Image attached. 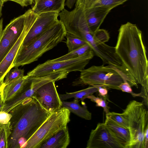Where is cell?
Returning <instances> with one entry per match:
<instances>
[{"label":"cell","mask_w":148,"mask_h":148,"mask_svg":"<svg viewBox=\"0 0 148 148\" xmlns=\"http://www.w3.org/2000/svg\"><path fill=\"white\" fill-rule=\"evenodd\" d=\"M105 125L111 135L123 148H129L130 136L128 129L117 124L106 116Z\"/></svg>","instance_id":"14"},{"label":"cell","mask_w":148,"mask_h":148,"mask_svg":"<svg viewBox=\"0 0 148 148\" xmlns=\"http://www.w3.org/2000/svg\"><path fill=\"white\" fill-rule=\"evenodd\" d=\"M29 79L27 75L14 80L5 86L3 90L4 102L8 101L20 94L24 89Z\"/></svg>","instance_id":"19"},{"label":"cell","mask_w":148,"mask_h":148,"mask_svg":"<svg viewBox=\"0 0 148 148\" xmlns=\"http://www.w3.org/2000/svg\"><path fill=\"white\" fill-rule=\"evenodd\" d=\"M5 86V85L3 83L0 85V101L2 100L3 99V89Z\"/></svg>","instance_id":"35"},{"label":"cell","mask_w":148,"mask_h":148,"mask_svg":"<svg viewBox=\"0 0 148 148\" xmlns=\"http://www.w3.org/2000/svg\"><path fill=\"white\" fill-rule=\"evenodd\" d=\"M120 90L124 92L130 93L134 97L139 96L142 97L141 94L140 93L139 94H136L134 93L131 88V86L127 81H125L121 83L119 86Z\"/></svg>","instance_id":"28"},{"label":"cell","mask_w":148,"mask_h":148,"mask_svg":"<svg viewBox=\"0 0 148 148\" xmlns=\"http://www.w3.org/2000/svg\"><path fill=\"white\" fill-rule=\"evenodd\" d=\"M66 32L63 24L59 20L28 45L20 47L13 62L12 68L37 60L43 54L61 42L66 37Z\"/></svg>","instance_id":"3"},{"label":"cell","mask_w":148,"mask_h":148,"mask_svg":"<svg viewBox=\"0 0 148 148\" xmlns=\"http://www.w3.org/2000/svg\"><path fill=\"white\" fill-rule=\"evenodd\" d=\"M118 32L116 52L136 83L148 91V61L142 32L130 22L122 25Z\"/></svg>","instance_id":"1"},{"label":"cell","mask_w":148,"mask_h":148,"mask_svg":"<svg viewBox=\"0 0 148 148\" xmlns=\"http://www.w3.org/2000/svg\"><path fill=\"white\" fill-rule=\"evenodd\" d=\"M10 134V122L6 124H1L0 131V148H8Z\"/></svg>","instance_id":"24"},{"label":"cell","mask_w":148,"mask_h":148,"mask_svg":"<svg viewBox=\"0 0 148 148\" xmlns=\"http://www.w3.org/2000/svg\"><path fill=\"white\" fill-rule=\"evenodd\" d=\"M3 19H0V41L1 40L3 32Z\"/></svg>","instance_id":"34"},{"label":"cell","mask_w":148,"mask_h":148,"mask_svg":"<svg viewBox=\"0 0 148 148\" xmlns=\"http://www.w3.org/2000/svg\"><path fill=\"white\" fill-rule=\"evenodd\" d=\"M55 82L51 81L43 85L36 90L32 97L51 113L62 108V101L57 92Z\"/></svg>","instance_id":"11"},{"label":"cell","mask_w":148,"mask_h":148,"mask_svg":"<svg viewBox=\"0 0 148 148\" xmlns=\"http://www.w3.org/2000/svg\"><path fill=\"white\" fill-rule=\"evenodd\" d=\"M78 101H73L68 102L62 101V107L68 109L71 112L73 113L81 118L87 120L91 119V114L87 109L86 107L80 106Z\"/></svg>","instance_id":"20"},{"label":"cell","mask_w":148,"mask_h":148,"mask_svg":"<svg viewBox=\"0 0 148 148\" xmlns=\"http://www.w3.org/2000/svg\"><path fill=\"white\" fill-rule=\"evenodd\" d=\"M128 0H77L75 7L84 10L89 9H106L111 11Z\"/></svg>","instance_id":"15"},{"label":"cell","mask_w":148,"mask_h":148,"mask_svg":"<svg viewBox=\"0 0 148 148\" xmlns=\"http://www.w3.org/2000/svg\"><path fill=\"white\" fill-rule=\"evenodd\" d=\"M106 88L99 86L98 88V91L99 92L98 95L106 99L109 101L108 97V91Z\"/></svg>","instance_id":"30"},{"label":"cell","mask_w":148,"mask_h":148,"mask_svg":"<svg viewBox=\"0 0 148 148\" xmlns=\"http://www.w3.org/2000/svg\"><path fill=\"white\" fill-rule=\"evenodd\" d=\"M38 15L32 12H26L25 26L21 35L13 47L0 63V84L3 83L7 73L12 65L16 54L27 33L35 21Z\"/></svg>","instance_id":"10"},{"label":"cell","mask_w":148,"mask_h":148,"mask_svg":"<svg viewBox=\"0 0 148 148\" xmlns=\"http://www.w3.org/2000/svg\"><path fill=\"white\" fill-rule=\"evenodd\" d=\"M1 127V124H0V131Z\"/></svg>","instance_id":"38"},{"label":"cell","mask_w":148,"mask_h":148,"mask_svg":"<svg viewBox=\"0 0 148 148\" xmlns=\"http://www.w3.org/2000/svg\"><path fill=\"white\" fill-rule=\"evenodd\" d=\"M66 37L68 52L76 49L87 43L80 38L68 32H66Z\"/></svg>","instance_id":"23"},{"label":"cell","mask_w":148,"mask_h":148,"mask_svg":"<svg viewBox=\"0 0 148 148\" xmlns=\"http://www.w3.org/2000/svg\"><path fill=\"white\" fill-rule=\"evenodd\" d=\"M4 2L2 0H0V18L2 15V10Z\"/></svg>","instance_id":"36"},{"label":"cell","mask_w":148,"mask_h":148,"mask_svg":"<svg viewBox=\"0 0 148 148\" xmlns=\"http://www.w3.org/2000/svg\"><path fill=\"white\" fill-rule=\"evenodd\" d=\"M92 51L90 46L87 43L64 55L52 60L54 61H58L74 59L85 56Z\"/></svg>","instance_id":"22"},{"label":"cell","mask_w":148,"mask_h":148,"mask_svg":"<svg viewBox=\"0 0 148 148\" xmlns=\"http://www.w3.org/2000/svg\"><path fill=\"white\" fill-rule=\"evenodd\" d=\"M86 98L89 99L95 103L96 106L102 107L106 114L109 112L110 107L108 106L106 100L103 98L96 97L92 94L85 97L84 99Z\"/></svg>","instance_id":"27"},{"label":"cell","mask_w":148,"mask_h":148,"mask_svg":"<svg viewBox=\"0 0 148 148\" xmlns=\"http://www.w3.org/2000/svg\"><path fill=\"white\" fill-rule=\"evenodd\" d=\"M122 115L127 121L130 141L129 148H143L145 130L148 124V112L143 102L130 101Z\"/></svg>","instance_id":"5"},{"label":"cell","mask_w":148,"mask_h":148,"mask_svg":"<svg viewBox=\"0 0 148 148\" xmlns=\"http://www.w3.org/2000/svg\"><path fill=\"white\" fill-rule=\"evenodd\" d=\"M59 13L47 12L38 14V16L25 37L21 47H25L56 24Z\"/></svg>","instance_id":"12"},{"label":"cell","mask_w":148,"mask_h":148,"mask_svg":"<svg viewBox=\"0 0 148 148\" xmlns=\"http://www.w3.org/2000/svg\"><path fill=\"white\" fill-rule=\"evenodd\" d=\"M4 102L3 99L0 101V112L1 111L3 106Z\"/></svg>","instance_id":"37"},{"label":"cell","mask_w":148,"mask_h":148,"mask_svg":"<svg viewBox=\"0 0 148 148\" xmlns=\"http://www.w3.org/2000/svg\"><path fill=\"white\" fill-rule=\"evenodd\" d=\"M70 111L62 107L51 113L38 130L26 141L25 148H40L49 138L67 126L70 121Z\"/></svg>","instance_id":"6"},{"label":"cell","mask_w":148,"mask_h":148,"mask_svg":"<svg viewBox=\"0 0 148 148\" xmlns=\"http://www.w3.org/2000/svg\"><path fill=\"white\" fill-rule=\"evenodd\" d=\"M110 38L108 32L103 29H99L94 32H88L83 39L90 46L95 55L102 60L103 64H108L116 67L121 66V61L116 54L114 47L105 43Z\"/></svg>","instance_id":"7"},{"label":"cell","mask_w":148,"mask_h":148,"mask_svg":"<svg viewBox=\"0 0 148 148\" xmlns=\"http://www.w3.org/2000/svg\"><path fill=\"white\" fill-rule=\"evenodd\" d=\"M99 86H92L87 88L74 92L64 94H59L60 98L62 101L67 99L74 98V101H78L79 99L83 101L84 98L88 95L93 94L98 91Z\"/></svg>","instance_id":"21"},{"label":"cell","mask_w":148,"mask_h":148,"mask_svg":"<svg viewBox=\"0 0 148 148\" xmlns=\"http://www.w3.org/2000/svg\"><path fill=\"white\" fill-rule=\"evenodd\" d=\"M66 0H34L35 4L32 10L35 13L47 12L59 13L64 8Z\"/></svg>","instance_id":"17"},{"label":"cell","mask_w":148,"mask_h":148,"mask_svg":"<svg viewBox=\"0 0 148 148\" xmlns=\"http://www.w3.org/2000/svg\"><path fill=\"white\" fill-rule=\"evenodd\" d=\"M94 56L92 51L84 56L74 59L54 61L49 60L40 64L27 74L28 77L41 76L59 71H80Z\"/></svg>","instance_id":"8"},{"label":"cell","mask_w":148,"mask_h":148,"mask_svg":"<svg viewBox=\"0 0 148 148\" xmlns=\"http://www.w3.org/2000/svg\"><path fill=\"white\" fill-rule=\"evenodd\" d=\"M24 71L23 69H18V67L11 69L6 74L5 76L3 84L6 85L11 82L23 77Z\"/></svg>","instance_id":"25"},{"label":"cell","mask_w":148,"mask_h":148,"mask_svg":"<svg viewBox=\"0 0 148 148\" xmlns=\"http://www.w3.org/2000/svg\"><path fill=\"white\" fill-rule=\"evenodd\" d=\"M4 2L8 1H12L19 4L23 7L27 6L32 5L34 0H2Z\"/></svg>","instance_id":"31"},{"label":"cell","mask_w":148,"mask_h":148,"mask_svg":"<svg viewBox=\"0 0 148 148\" xmlns=\"http://www.w3.org/2000/svg\"><path fill=\"white\" fill-rule=\"evenodd\" d=\"M77 0H66L65 3V5L68 8L71 9Z\"/></svg>","instance_id":"33"},{"label":"cell","mask_w":148,"mask_h":148,"mask_svg":"<svg viewBox=\"0 0 148 148\" xmlns=\"http://www.w3.org/2000/svg\"><path fill=\"white\" fill-rule=\"evenodd\" d=\"M77 84L99 86L107 88L120 90L119 86L125 81L131 86L138 88L137 84L125 69H118L112 65L92 66L80 71Z\"/></svg>","instance_id":"4"},{"label":"cell","mask_w":148,"mask_h":148,"mask_svg":"<svg viewBox=\"0 0 148 148\" xmlns=\"http://www.w3.org/2000/svg\"><path fill=\"white\" fill-rule=\"evenodd\" d=\"M148 148V124L147 125L145 133L144 148Z\"/></svg>","instance_id":"32"},{"label":"cell","mask_w":148,"mask_h":148,"mask_svg":"<svg viewBox=\"0 0 148 148\" xmlns=\"http://www.w3.org/2000/svg\"><path fill=\"white\" fill-rule=\"evenodd\" d=\"M9 113L12 117L8 148H24L27 140L51 114L33 97L25 99Z\"/></svg>","instance_id":"2"},{"label":"cell","mask_w":148,"mask_h":148,"mask_svg":"<svg viewBox=\"0 0 148 148\" xmlns=\"http://www.w3.org/2000/svg\"><path fill=\"white\" fill-rule=\"evenodd\" d=\"M70 143L69 135L67 126L49 138L40 148H66Z\"/></svg>","instance_id":"16"},{"label":"cell","mask_w":148,"mask_h":148,"mask_svg":"<svg viewBox=\"0 0 148 148\" xmlns=\"http://www.w3.org/2000/svg\"><path fill=\"white\" fill-rule=\"evenodd\" d=\"M86 148H123L111 135L104 123H99L92 130L87 142Z\"/></svg>","instance_id":"13"},{"label":"cell","mask_w":148,"mask_h":148,"mask_svg":"<svg viewBox=\"0 0 148 148\" xmlns=\"http://www.w3.org/2000/svg\"><path fill=\"white\" fill-rule=\"evenodd\" d=\"M12 115L9 112L1 111L0 112V124H4L9 122Z\"/></svg>","instance_id":"29"},{"label":"cell","mask_w":148,"mask_h":148,"mask_svg":"<svg viewBox=\"0 0 148 148\" xmlns=\"http://www.w3.org/2000/svg\"><path fill=\"white\" fill-rule=\"evenodd\" d=\"M25 12L11 21L3 29L0 41V63L16 42L23 29Z\"/></svg>","instance_id":"9"},{"label":"cell","mask_w":148,"mask_h":148,"mask_svg":"<svg viewBox=\"0 0 148 148\" xmlns=\"http://www.w3.org/2000/svg\"><path fill=\"white\" fill-rule=\"evenodd\" d=\"M108 116L117 124L126 129H129L127 122L122 113L109 112L106 114Z\"/></svg>","instance_id":"26"},{"label":"cell","mask_w":148,"mask_h":148,"mask_svg":"<svg viewBox=\"0 0 148 148\" xmlns=\"http://www.w3.org/2000/svg\"><path fill=\"white\" fill-rule=\"evenodd\" d=\"M88 26L92 32L99 29L109 10L101 9H89L84 10Z\"/></svg>","instance_id":"18"},{"label":"cell","mask_w":148,"mask_h":148,"mask_svg":"<svg viewBox=\"0 0 148 148\" xmlns=\"http://www.w3.org/2000/svg\"><path fill=\"white\" fill-rule=\"evenodd\" d=\"M1 84H0V85H1Z\"/></svg>","instance_id":"39"}]
</instances>
